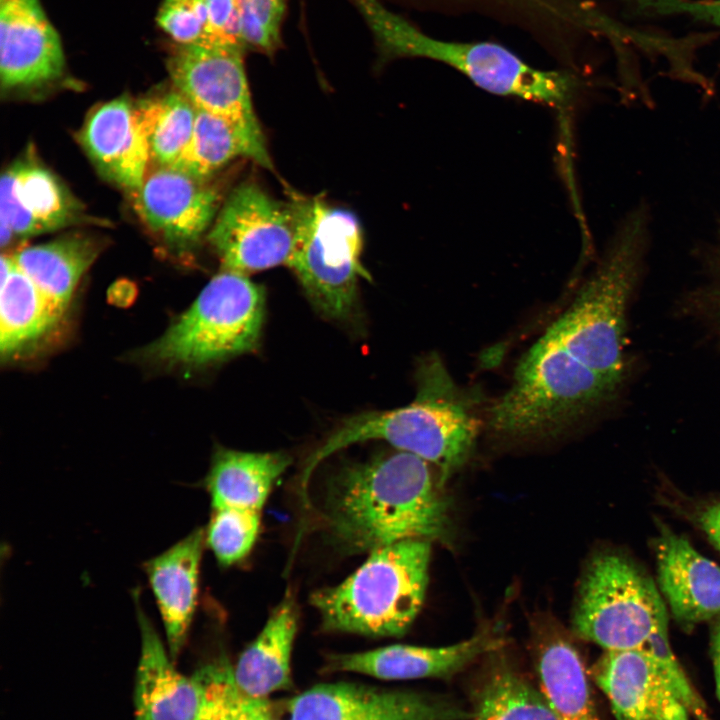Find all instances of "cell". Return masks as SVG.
I'll return each instance as SVG.
<instances>
[{
  "instance_id": "obj_9",
  "label": "cell",
  "mask_w": 720,
  "mask_h": 720,
  "mask_svg": "<svg viewBox=\"0 0 720 720\" xmlns=\"http://www.w3.org/2000/svg\"><path fill=\"white\" fill-rule=\"evenodd\" d=\"M665 618L653 581L632 561L609 552L592 559L573 615L579 637L606 651L643 648Z\"/></svg>"
},
{
  "instance_id": "obj_23",
  "label": "cell",
  "mask_w": 720,
  "mask_h": 720,
  "mask_svg": "<svg viewBox=\"0 0 720 720\" xmlns=\"http://www.w3.org/2000/svg\"><path fill=\"white\" fill-rule=\"evenodd\" d=\"M534 659L537 684L557 720H600L585 665L567 637L540 635Z\"/></svg>"
},
{
  "instance_id": "obj_4",
  "label": "cell",
  "mask_w": 720,
  "mask_h": 720,
  "mask_svg": "<svg viewBox=\"0 0 720 720\" xmlns=\"http://www.w3.org/2000/svg\"><path fill=\"white\" fill-rule=\"evenodd\" d=\"M647 219L643 208L625 218L595 271L546 329L583 364L617 386L624 377L626 308L643 258Z\"/></svg>"
},
{
  "instance_id": "obj_14",
  "label": "cell",
  "mask_w": 720,
  "mask_h": 720,
  "mask_svg": "<svg viewBox=\"0 0 720 720\" xmlns=\"http://www.w3.org/2000/svg\"><path fill=\"white\" fill-rule=\"evenodd\" d=\"M0 35L3 89L41 86L62 76V44L39 0H0Z\"/></svg>"
},
{
  "instance_id": "obj_18",
  "label": "cell",
  "mask_w": 720,
  "mask_h": 720,
  "mask_svg": "<svg viewBox=\"0 0 720 720\" xmlns=\"http://www.w3.org/2000/svg\"><path fill=\"white\" fill-rule=\"evenodd\" d=\"M80 141L98 170L119 187L136 192L151 161L136 105L117 98L97 107L86 120Z\"/></svg>"
},
{
  "instance_id": "obj_30",
  "label": "cell",
  "mask_w": 720,
  "mask_h": 720,
  "mask_svg": "<svg viewBox=\"0 0 720 720\" xmlns=\"http://www.w3.org/2000/svg\"><path fill=\"white\" fill-rule=\"evenodd\" d=\"M232 670L222 659L197 672L204 698L196 720H280L267 698L249 696L238 688Z\"/></svg>"
},
{
  "instance_id": "obj_16",
  "label": "cell",
  "mask_w": 720,
  "mask_h": 720,
  "mask_svg": "<svg viewBox=\"0 0 720 720\" xmlns=\"http://www.w3.org/2000/svg\"><path fill=\"white\" fill-rule=\"evenodd\" d=\"M503 640L491 631L480 632L445 647L395 644L373 650L336 654L325 670L354 672L382 680H412L450 677L479 657L497 651Z\"/></svg>"
},
{
  "instance_id": "obj_21",
  "label": "cell",
  "mask_w": 720,
  "mask_h": 720,
  "mask_svg": "<svg viewBox=\"0 0 720 720\" xmlns=\"http://www.w3.org/2000/svg\"><path fill=\"white\" fill-rule=\"evenodd\" d=\"M204 542V530L198 528L145 563L173 661L184 646L194 615Z\"/></svg>"
},
{
  "instance_id": "obj_26",
  "label": "cell",
  "mask_w": 720,
  "mask_h": 720,
  "mask_svg": "<svg viewBox=\"0 0 720 720\" xmlns=\"http://www.w3.org/2000/svg\"><path fill=\"white\" fill-rule=\"evenodd\" d=\"M61 316L12 256H1L0 351L11 356L49 332Z\"/></svg>"
},
{
  "instance_id": "obj_13",
  "label": "cell",
  "mask_w": 720,
  "mask_h": 720,
  "mask_svg": "<svg viewBox=\"0 0 720 720\" xmlns=\"http://www.w3.org/2000/svg\"><path fill=\"white\" fill-rule=\"evenodd\" d=\"M133 195L141 219L176 250H186L201 238L220 202L216 189L205 180L171 166L147 172Z\"/></svg>"
},
{
  "instance_id": "obj_25",
  "label": "cell",
  "mask_w": 720,
  "mask_h": 720,
  "mask_svg": "<svg viewBox=\"0 0 720 720\" xmlns=\"http://www.w3.org/2000/svg\"><path fill=\"white\" fill-rule=\"evenodd\" d=\"M290 464L282 452L219 449L206 478L213 508L260 512L275 481Z\"/></svg>"
},
{
  "instance_id": "obj_37",
  "label": "cell",
  "mask_w": 720,
  "mask_h": 720,
  "mask_svg": "<svg viewBox=\"0 0 720 720\" xmlns=\"http://www.w3.org/2000/svg\"><path fill=\"white\" fill-rule=\"evenodd\" d=\"M698 520L701 528L720 552V502L705 508Z\"/></svg>"
},
{
  "instance_id": "obj_8",
  "label": "cell",
  "mask_w": 720,
  "mask_h": 720,
  "mask_svg": "<svg viewBox=\"0 0 720 720\" xmlns=\"http://www.w3.org/2000/svg\"><path fill=\"white\" fill-rule=\"evenodd\" d=\"M296 232L287 266L312 304L326 317L350 315L358 281L369 278L361 262L362 231L349 211L310 199L293 204Z\"/></svg>"
},
{
  "instance_id": "obj_31",
  "label": "cell",
  "mask_w": 720,
  "mask_h": 720,
  "mask_svg": "<svg viewBox=\"0 0 720 720\" xmlns=\"http://www.w3.org/2000/svg\"><path fill=\"white\" fill-rule=\"evenodd\" d=\"M206 541L218 562L234 564L251 551L260 526V512L234 508H213Z\"/></svg>"
},
{
  "instance_id": "obj_35",
  "label": "cell",
  "mask_w": 720,
  "mask_h": 720,
  "mask_svg": "<svg viewBox=\"0 0 720 720\" xmlns=\"http://www.w3.org/2000/svg\"><path fill=\"white\" fill-rule=\"evenodd\" d=\"M207 24L199 44L245 49L235 0H206Z\"/></svg>"
},
{
  "instance_id": "obj_33",
  "label": "cell",
  "mask_w": 720,
  "mask_h": 720,
  "mask_svg": "<svg viewBox=\"0 0 720 720\" xmlns=\"http://www.w3.org/2000/svg\"><path fill=\"white\" fill-rule=\"evenodd\" d=\"M655 661L659 671L675 695L696 720H711L707 706L681 665L669 644L668 620L663 619L643 647Z\"/></svg>"
},
{
  "instance_id": "obj_17",
  "label": "cell",
  "mask_w": 720,
  "mask_h": 720,
  "mask_svg": "<svg viewBox=\"0 0 720 720\" xmlns=\"http://www.w3.org/2000/svg\"><path fill=\"white\" fill-rule=\"evenodd\" d=\"M593 676L616 720H689L688 710L644 648L606 651Z\"/></svg>"
},
{
  "instance_id": "obj_36",
  "label": "cell",
  "mask_w": 720,
  "mask_h": 720,
  "mask_svg": "<svg viewBox=\"0 0 720 720\" xmlns=\"http://www.w3.org/2000/svg\"><path fill=\"white\" fill-rule=\"evenodd\" d=\"M642 13L683 15L720 27V0H625Z\"/></svg>"
},
{
  "instance_id": "obj_1",
  "label": "cell",
  "mask_w": 720,
  "mask_h": 720,
  "mask_svg": "<svg viewBox=\"0 0 720 720\" xmlns=\"http://www.w3.org/2000/svg\"><path fill=\"white\" fill-rule=\"evenodd\" d=\"M439 470L396 450L345 468L327 496L325 522L344 552L363 553L407 539L432 540L447 530Z\"/></svg>"
},
{
  "instance_id": "obj_20",
  "label": "cell",
  "mask_w": 720,
  "mask_h": 720,
  "mask_svg": "<svg viewBox=\"0 0 720 720\" xmlns=\"http://www.w3.org/2000/svg\"><path fill=\"white\" fill-rule=\"evenodd\" d=\"M656 562L660 590L681 624L690 626L720 614V567L688 540L663 527Z\"/></svg>"
},
{
  "instance_id": "obj_7",
  "label": "cell",
  "mask_w": 720,
  "mask_h": 720,
  "mask_svg": "<svg viewBox=\"0 0 720 720\" xmlns=\"http://www.w3.org/2000/svg\"><path fill=\"white\" fill-rule=\"evenodd\" d=\"M264 314L263 287L224 269L144 354L165 365L199 367L247 353L259 343Z\"/></svg>"
},
{
  "instance_id": "obj_28",
  "label": "cell",
  "mask_w": 720,
  "mask_h": 720,
  "mask_svg": "<svg viewBox=\"0 0 720 720\" xmlns=\"http://www.w3.org/2000/svg\"><path fill=\"white\" fill-rule=\"evenodd\" d=\"M470 720H557L537 683L504 658L476 684Z\"/></svg>"
},
{
  "instance_id": "obj_12",
  "label": "cell",
  "mask_w": 720,
  "mask_h": 720,
  "mask_svg": "<svg viewBox=\"0 0 720 720\" xmlns=\"http://www.w3.org/2000/svg\"><path fill=\"white\" fill-rule=\"evenodd\" d=\"M471 710L423 693L352 682L315 685L294 697L287 720H470Z\"/></svg>"
},
{
  "instance_id": "obj_29",
  "label": "cell",
  "mask_w": 720,
  "mask_h": 720,
  "mask_svg": "<svg viewBox=\"0 0 720 720\" xmlns=\"http://www.w3.org/2000/svg\"><path fill=\"white\" fill-rule=\"evenodd\" d=\"M135 105L151 161L174 165L192 137L196 108L177 90Z\"/></svg>"
},
{
  "instance_id": "obj_19",
  "label": "cell",
  "mask_w": 720,
  "mask_h": 720,
  "mask_svg": "<svg viewBox=\"0 0 720 720\" xmlns=\"http://www.w3.org/2000/svg\"><path fill=\"white\" fill-rule=\"evenodd\" d=\"M141 651L135 681V720H196L204 686L196 673L188 677L170 654L145 613L138 607Z\"/></svg>"
},
{
  "instance_id": "obj_27",
  "label": "cell",
  "mask_w": 720,
  "mask_h": 720,
  "mask_svg": "<svg viewBox=\"0 0 720 720\" xmlns=\"http://www.w3.org/2000/svg\"><path fill=\"white\" fill-rule=\"evenodd\" d=\"M238 156L248 157L264 168L273 169L265 140L254 137L226 118L196 109L190 142L171 167L206 181Z\"/></svg>"
},
{
  "instance_id": "obj_6",
  "label": "cell",
  "mask_w": 720,
  "mask_h": 720,
  "mask_svg": "<svg viewBox=\"0 0 720 720\" xmlns=\"http://www.w3.org/2000/svg\"><path fill=\"white\" fill-rule=\"evenodd\" d=\"M430 540L381 546L342 583L312 594L322 629L373 637L407 632L424 602Z\"/></svg>"
},
{
  "instance_id": "obj_32",
  "label": "cell",
  "mask_w": 720,
  "mask_h": 720,
  "mask_svg": "<svg viewBox=\"0 0 720 720\" xmlns=\"http://www.w3.org/2000/svg\"><path fill=\"white\" fill-rule=\"evenodd\" d=\"M245 48L273 55L281 45L288 0H235Z\"/></svg>"
},
{
  "instance_id": "obj_5",
  "label": "cell",
  "mask_w": 720,
  "mask_h": 720,
  "mask_svg": "<svg viewBox=\"0 0 720 720\" xmlns=\"http://www.w3.org/2000/svg\"><path fill=\"white\" fill-rule=\"evenodd\" d=\"M617 388L546 330L519 361L510 388L488 409L487 424L502 437L552 435L592 412Z\"/></svg>"
},
{
  "instance_id": "obj_11",
  "label": "cell",
  "mask_w": 720,
  "mask_h": 720,
  "mask_svg": "<svg viewBox=\"0 0 720 720\" xmlns=\"http://www.w3.org/2000/svg\"><path fill=\"white\" fill-rule=\"evenodd\" d=\"M241 47L177 45L168 71L177 91L196 109L226 118L264 140L255 115Z\"/></svg>"
},
{
  "instance_id": "obj_24",
  "label": "cell",
  "mask_w": 720,
  "mask_h": 720,
  "mask_svg": "<svg viewBox=\"0 0 720 720\" xmlns=\"http://www.w3.org/2000/svg\"><path fill=\"white\" fill-rule=\"evenodd\" d=\"M100 249L94 237L71 234L25 247L15 252L12 258L62 316L81 277Z\"/></svg>"
},
{
  "instance_id": "obj_2",
  "label": "cell",
  "mask_w": 720,
  "mask_h": 720,
  "mask_svg": "<svg viewBox=\"0 0 720 720\" xmlns=\"http://www.w3.org/2000/svg\"><path fill=\"white\" fill-rule=\"evenodd\" d=\"M414 400L403 407L367 411L345 419L307 458L302 490L316 466L333 453L367 440H384L428 461L443 481L469 458L480 428L477 398L453 380L441 358L431 353L416 371Z\"/></svg>"
},
{
  "instance_id": "obj_10",
  "label": "cell",
  "mask_w": 720,
  "mask_h": 720,
  "mask_svg": "<svg viewBox=\"0 0 720 720\" xmlns=\"http://www.w3.org/2000/svg\"><path fill=\"white\" fill-rule=\"evenodd\" d=\"M295 232L293 205H285L257 184L246 182L224 203L208 240L223 269L247 275L287 265Z\"/></svg>"
},
{
  "instance_id": "obj_39",
  "label": "cell",
  "mask_w": 720,
  "mask_h": 720,
  "mask_svg": "<svg viewBox=\"0 0 720 720\" xmlns=\"http://www.w3.org/2000/svg\"><path fill=\"white\" fill-rule=\"evenodd\" d=\"M719 263H720V244H719Z\"/></svg>"
},
{
  "instance_id": "obj_3",
  "label": "cell",
  "mask_w": 720,
  "mask_h": 720,
  "mask_svg": "<svg viewBox=\"0 0 720 720\" xmlns=\"http://www.w3.org/2000/svg\"><path fill=\"white\" fill-rule=\"evenodd\" d=\"M382 56L425 58L446 64L490 93L563 109L580 90L569 71L535 68L502 45L431 37L379 0H353Z\"/></svg>"
},
{
  "instance_id": "obj_38",
  "label": "cell",
  "mask_w": 720,
  "mask_h": 720,
  "mask_svg": "<svg viewBox=\"0 0 720 720\" xmlns=\"http://www.w3.org/2000/svg\"><path fill=\"white\" fill-rule=\"evenodd\" d=\"M711 655L713 660L716 692L720 700V618H718L711 631Z\"/></svg>"
},
{
  "instance_id": "obj_22",
  "label": "cell",
  "mask_w": 720,
  "mask_h": 720,
  "mask_svg": "<svg viewBox=\"0 0 720 720\" xmlns=\"http://www.w3.org/2000/svg\"><path fill=\"white\" fill-rule=\"evenodd\" d=\"M297 631L294 598L286 593L256 639L242 652L233 678L238 688L256 698L290 688L291 655Z\"/></svg>"
},
{
  "instance_id": "obj_34",
  "label": "cell",
  "mask_w": 720,
  "mask_h": 720,
  "mask_svg": "<svg viewBox=\"0 0 720 720\" xmlns=\"http://www.w3.org/2000/svg\"><path fill=\"white\" fill-rule=\"evenodd\" d=\"M157 23L177 45L199 44L207 24L206 0H164Z\"/></svg>"
},
{
  "instance_id": "obj_15",
  "label": "cell",
  "mask_w": 720,
  "mask_h": 720,
  "mask_svg": "<svg viewBox=\"0 0 720 720\" xmlns=\"http://www.w3.org/2000/svg\"><path fill=\"white\" fill-rule=\"evenodd\" d=\"M0 243L14 235L33 236L72 224L80 204L47 168L32 161L16 162L0 183Z\"/></svg>"
}]
</instances>
